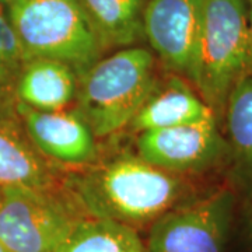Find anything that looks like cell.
Masks as SVG:
<instances>
[{
	"label": "cell",
	"mask_w": 252,
	"mask_h": 252,
	"mask_svg": "<svg viewBox=\"0 0 252 252\" xmlns=\"http://www.w3.org/2000/svg\"><path fill=\"white\" fill-rule=\"evenodd\" d=\"M64 187L90 217L112 220L136 230L153 224L187 202L188 182L137 154L94 162L64 177Z\"/></svg>",
	"instance_id": "cell-1"
},
{
	"label": "cell",
	"mask_w": 252,
	"mask_h": 252,
	"mask_svg": "<svg viewBox=\"0 0 252 252\" xmlns=\"http://www.w3.org/2000/svg\"><path fill=\"white\" fill-rule=\"evenodd\" d=\"M157 83L156 56L143 46L118 49L79 76L74 111L97 139L130 126Z\"/></svg>",
	"instance_id": "cell-2"
},
{
	"label": "cell",
	"mask_w": 252,
	"mask_h": 252,
	"mask_svg": "<svg viewBox=\"0 0 252 252\" xmlns=\"http://www.w3.org/2000/svg\"><path fill=\"white\" fill-rule=\"evenodd\" d=\"M6 9L26 61H59L80 76L105 52L80 0H10Z\"/></svg>",
	"instance_id": "cell-3"
},
{
	"label": "cell",
	"mask_w": 252,
	"mask_h": 252,
	"mask_svg": "<svg viewBox=\"0 0 252 252\" xmlns=\"http://www.w3.org/2000/svg\"><path fill=\"white\" fill-rule=\"evenodd\" d=\"M248 73L247 0H205L192 86L216 114H224L234 84Z\"/></svg>",
	"instance_id": "cell-4"
},
{
	"label": "cell",
	"mask_w": 252,
	"mask_h": 252,
	"mask_svg": "<svg viewBox=\"0 0 252 252\" xmlns=\"http://www.w3.org/2000/svg\"><path fill=\"white\" fill-rule=\"evenodd\" d=\"M90 217L64 187L1 188L0 244L9 252H55Z\"/></svg>",
	"instance_id": "cell-5"
},
{
	"label": "cell",
	"mask_w": 252,
	"mask_h": 252,
	"mask_svg": "<svg viewBox=\"0 0 252 252\" xmlns=\"http://www.w3.org/2000/svg\"><path fill=\"white\" fill-rule=\"evenodd\" d=\"M234 206L230 189L188 199L150 225L146 248L149 252H224Z\"/></svg>",
	"instance_id": "cell-6"
},
{
	"label": "cell",
	"mask_w": 252,
	"mask_h": 252,
	"mask_svg": "<svg viewBox=\"0 0 252 252\" xmlns=\"http://www.w3.org/2000/svg\"><path fill=\"white\" fill-rule=\"evenodd\" d=\"M205 0H147L144 39L172 74L192 84L198 63Z\"/></svg>",
	"instance_id": "cell-7"
},
{
	"label": "cell",
	"mask_w": 252,
	"mask_h": 252,
	"mask_svg": "<svg viewBox=\"0 0 252 252\" xmlns=\"http://www.w3.org/2000/svg\"><path fill=\"white\" fill-rule=\"evenodd\" d=\"M136 152L143 160L181 177L200 174L228 156L217 118L139 133Z\"/></svg>",
	"instance_id": "cell-8"
},
{
	"label": "cell",
	"mask_w": 252,
	"mask_h": 252,
	"mask_svg": "<svg viewBox=\"0 0 252 252\" xmlns=\"http://www.w3.org/2000/svg\"><path fill=\"white\" fill-rule=\"evenodd\" d=\"M14 107L30 140L49 161L79 170L97 162V137L74 109L38 111L18 101Z\"/></svg>",
	"instance_id": "cell-9"
},
{
	"label": "cell",
	"mask_w": 252,
	"mask_h": 252,
	"mask_svg": "<svg viewBox=\"0 0 252 252\" xmlns=\"http://www.w3.org/2000/svg\"><path fill=\"white\" fill-rule=\"evenodd\" d=\"M0 107V188H52L64 177L58 165L38 152L17 112Z\"/></svg>",
	"instance_id": "cell-10"
},
{
	"label": "cell",
	"mask_w": 252,
	"mask_h": 252,
	"mask_svg": "<svg viewBox=\"0 0 252 252\" xmlns=\"http://www.w3.org/2000/svg\"><path fill=\"white\" fill-rule=\"evenodd\" d=\"M210 118H217L216 114L196 89L187 79L171 73L164 80L157 79L130 127L139 135L149 130L195 124Z\"/></svg>",
	"instance_id": "cell-11"
},
{
	"label": "cell",
	"mask_w": 252,
	"mask_h": 252,
	"mask_svg": "<svg viewBox=\"0 0 252 252\" xmlns=\"http://www.w3.org/2000/svg\"><path fill=\"white\" fill-rule=\"evenodd\" d=\"M79 74L66 63L35 58L24 62L14 83L16 101L38 111H63L76 101Z\"/></svg>",
	"instance_id": "cell-12"
},
{
	"label": "cell",
	"mask_w": 252,
	"mask_h": 252,
	"mask_svg": "<svg viewBox=\"0 0 252 252\" xmlns=\"http://www.w3.org/2000/svg\"><path fill=\"white\" fill-rule=\"evenodd\" d=\"M147 0H80L105 51L136 46L143 41Z\"/></svg>",
	"instance_id": "cell-13"
},
{
	"label": "cell",
	"mask_w": 252,
	"mask_h": 252,
	"mask_svg": "<svg viewBox=\"0 0 252 252\" xmlns=\"http://www.w3.org/2000/svg\"><path fill=\"white\" fill-rule=\"evenodd\" d=\"M228 156L243 184L252 187V74L247 73L230 93L224 114Z\"/></svg>",
	"instance_id": "cell-14"
},
{
	"label": "cell",
	"mask_w": 252,
	"mask_h": 252,
	"mask_svg": "<svg viewBox=\"0 0 252 252\" xmlns=\"http://www.w3.org/2000/svg\"><path fill=\"white\" fill-rule=\"evenodd\" d=\"M55 252H149L137 230L112 220L86 217Z\"/></svg>",
	"instance_id": "cell-15"
},
{
	"label": "cell",
	"mask_w": 252,
	"mask_h": 252,
	"mask_svg": "<svg viewBox=\"0 0 252 252\" xmlns=\"http://www.w3.org/2000/svg\"><path fill=\"white\" fill-rule=\"evenodd\" d=\"M26 62L7 9L0 3V95L14 83Z\"/></svg>",
	"instance_id": "cell-16"
},
{
	"label": "cell",
	"mask_w": 252,
	"mask_h": 252,
	"mask_svg": "<svg viewBox=\"0 0 252 252\" xmlns=\"http://www.w3.org/2000/svg\"><path fill=\"white\" fill-rule=\"evenodd\" d=\"M248 11V73L252 74V0H247Z\"/></svg>",
	"instance_id": "cell-17"
},
{
	"label": "cell",
	"mask_w": 252,
	"mask_h": 252,
	"mask_svg": "<svg viewBox=\"0 0 252 252\" xmlns=\"http://www.w3.org/2000/svg\"><path fill=\"white\" fill-rule=\"evenodd\" d=\"M247 237L252 243V209L248 215V219H247Z\"/></svg>",
	"instance_id": "cell-18"
},
{
	"label": "cell",
	"mask_w": 252,
	"mask_h": 252,
	"mask_svg": "<svg viewBox=\"0 0 252 252\" xmlns=\"http://www.w3.org/2000/svg\"><path fill=\"white\" fill-rule=\"evenodd\" d=\"M0 252H9V251H7V250H6V248H4V247L0 244Z\"/></svg>",
	"instance_id": "cell-19"
},
{
	"label": "cell",
	"mask_w": 252,
	"mask_h": 252,
	"mask_svg": "<svg viewBox=\"0 0 252 252\" xmlns=\"http://www.w3.org/2000/svg\"><path fill=\"white\" fill-rule=\"evenodd\" d=\"M9 1H10V0H0V3H1V4H4V6H6V4H7Z\"/></svg>",
	"instance_id": "cell-20"
},
{
	"label": "cell",
	"mask_w": 252,
	"mask_h": 252,
	"mask_svg": "<svg viewBox=\"0 0 252 252\" xmlns=\"http://www.w3.org/2000/svg\"><path fill=\"white\" fill-rule=\"evenodd\" d=\"M0 198H1V188H0Z\"/></svg>",
	"instance_id": "cell-21"
}]
</instances>
